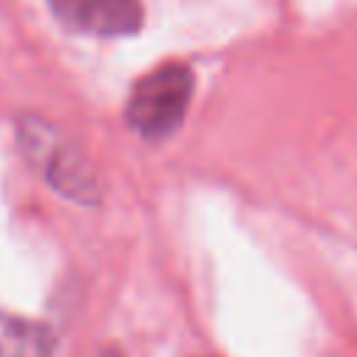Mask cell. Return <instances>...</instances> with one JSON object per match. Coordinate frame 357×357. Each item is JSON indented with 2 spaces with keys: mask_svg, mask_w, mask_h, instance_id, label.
I'll list each match as a JSON object with an SVG mask.
<instances>
[{
  "mask_svg": "<svg viewBox=\"0 0 357 357\" xmlns=\"http://www.w3.org/2000/svg\"><path fill=\"white\" fill-rule=\"evenodd\" d=\"M17 142L28 165L36 167L59 195L84 206L100 204V181L92 162L56 126L36 114H22L17 120Z\"/></svg>",
  "mask_w": 357,
  "mask_h": 357,
  "instance_id": "6da1fadb",
  "label": "cell"
},
{
  "mask_svg": "<svg viewBox=\"0 0 357 357\" xmlns=\"http://www.w3.org/2000/svg\"><path fill=\"white\" fill-rule=\"evenodd\" d=\"M195 92V75L187 64H165L142 75L128 95L126 123L142 139L159 142L178 131Z\"/></svg>",
  "mask_w": 357,
  "mask_h": 357,
  "instance_id": "7a4b0ae2",
  "label": "cell"
},
{
  "mask_svg": "<svg viewBox=\"0 0 357 357\" xmlns=\"http://www.w3.org/2000/svg\"><path fill=\"white\" fill-rule=\"evenodd\" d=\"M56 17L84 33L131 36L142 25L139 0H47Z\"/></svg>",
  "mask_w": 357,
  "mask_h": 357,
  "instance_id": "3957f363",
  "label": "cell"
},
{
  "mask_svg": "<svg viewBox=\"0 0 357 357\" xmlns=\"http://www.w3.org/2000/svg\"><path fill=\"white\" fill-rule=\"evenodd\" d=\"M53 335L45 324L0 312V357H53Z\"/></svg>",
  "mask_w": 357,
  "mask_h": 357,
  "instance_id": "277c9868",
  "label": "cell"
},
{
  "mask_svg": "<svg viewBox=\"0 0 357 357\" xmlns=\"http://www.w3.org/2000/svg\"><path fill=\"white\" fill-rule=\"evenodd\" d=\"M95 357H123V351H120V349H114V346H112V349H103V351H98V354H95Z\"/></svg>",
  "mask_w": 357,
  "mask_h": 357,
  "instance_id": "5b68a950",
  "label": "cell"
}]
</instances>
